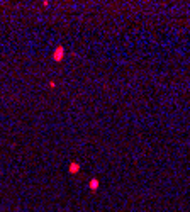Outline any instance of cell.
Segmentation results:
<instances>
[{
	"label": "cell",
	"instance_id": "cell-3",
	"mask_svg": "<svg viewBox=\"0 0 190 212\" xmlns=\"http://www.w3.org/2000/svg\"><path fill=\"white\" fill-rule=\"evenodd\" d=\"M70 171H71V173H76V171H78V165H76V163H71V166H70Z\"/></svg>",
	"mask_w": 190,
	"mask_h": 212
},
{
	"label": "cell",
	"instance_id": "cell-1",
	"mask_svg": "<svg viewBox=\"0 0 190 212\" xmlns=\"http://www.w3.org/2000/svg\"><path fill=\"white\" fill-rule=\"evenodd\" d=\"M63 53H65V49L61 48V46H58V49L53 53V58L56 61H61V60H63Z\"/></svg>",
	"mask_w": 190,
	"mask_h": 212
},
{
	"label": "cell",
	"instance_id": "cell-2",
	"mask_svg": "<svg viewBox=\"0 0 190 212\" xmlns=\"http://www.w3.org/2000/svg\"><path fill=\"white\" fill-rule=\"evenodd\" d=\"M90 188H92V190L99 188V182H97V180H92V182H90Z\"/></svg>",
	"mask_w": 190,
	"mask_h": 212
}]
</instances>
